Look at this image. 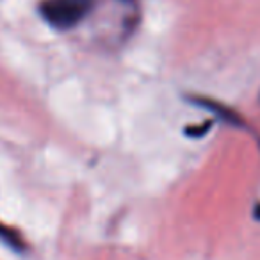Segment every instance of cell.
Returning a JSON list of instances; mask_svg holds the SVG:
<instances>
[{
  "label": "cell",
  "mask_w": 260,
  "mask_h": 260,
  "mask_svg": "<svg viewBox=\"0 0 260 260\" xmlns=\"http://www.w3.org/2000/svg\"><path fill=\"white\" fill-rule=\"evenodd\" d=\"M96 0H43L40 13L50 27L70 30L91 15Z\"/></svg>",
  "instance_id": "6da1fadb"
},
{
  "label": "cell",
  "mask_w": 260,
  "mask_h": 260,
  "mask_svg": "<svg viewBox=\"0 0 260 260\" xmlns=\"http://www.w3.org/2000/svg\"><path fill=\"white\" fill-rule=\"evenodd\" d=\"M0 239H4L9 246H13V248L18 249V251H22V249L25 248V242H23L22 235H20L15 228H9L2 223H0Z\"/></svg>",
  "instance_id": "3957f363"
},
{
  "label": "cell",
  "mask_w": 260,
  "mask_h": 260,
  "mask_svg": "<svg viewBox=\"0 0 260 260\" xmlns=\"http://www.w3.org/2000/svg\"><path fill=\"white\" fill-rule=\"evenodd\" d=\"M189 100L198 105V107L207 109V111L212 112L214 116H217L221 121L228 123V125L244 126V119L241 118V114H239L237 111H234L232 107H228V105H224L223 102L214 100V98H207V96H189Z\"/></svg>",
  "instance_id": "7a4b0ae2"
},
{
  "label": "cell",
  "mask_w": 260,
  "mask_h": 260,
  "mask_svg": "<svg viewBox=\"0 0 260 260\" xmlns=\"http://www.w3.org/2000/svg\"><path fill=\"white\" fill-rule=\"evenodd\" d=\"M255 217L260 221V203H258V205H256V209H255Z\"/></svg>",
  "instance_id": "5b68a950"
},
{
  "label": "cell",
  "mask_w": 260,
  "mask_h": 260,
  "mask_svg": "<svg viewBox=\"0 0 260 260\" xmlns=\"http://www.w3.org/2000/svg\"><path fill=\"white\" fill-rule=\"evenodd\" d=\"M210 125H212L210 121H205V123H200V125L185 126V134H187L189 138H202V136H205L207 132H209Z\"/></svg>",
  "instance_id": "277c9868"
}]
</instances>
